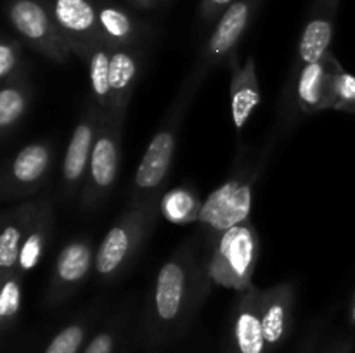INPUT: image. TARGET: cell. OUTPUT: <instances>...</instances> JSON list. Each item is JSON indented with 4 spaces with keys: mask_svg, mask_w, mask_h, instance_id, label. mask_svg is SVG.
Wrapping results in <instances>:
<instances>
[{
    "mask_svg": "<svg viewBox=\"0 0 355 353\" xmlns=\"http://www.w3.org/2000/svg\"><path fill=\"white\" fill-rule=\"evenodd\" d=\"M130 308H120L99 325L82 353H125L130 334Z\"/></svg>",
    "mask_w": 355,
    "mask_h": 353,
    "instance_id": "24",
    "label": "cell"
},
{
    "mask_svg": "<svg viewBox=\"0 0 355 353\" xmlns=\"http://www.w3.org/2000/svg\"><path fill=\"white\" fill-rule=\"evenodd\" d=\"M125 116L103 111L99 134L90 156L85 182L80 192V210L92 211L113 192L121 161Z\"/></svg>",
    "mask_w": 355,
    "mask_h": 353,
    "instance_id": "5",
    "label": "cell"
},
{
    "mask_svg": "<svg viewBox=\"0 0 355 353\" xmlns=\"http://www.w3.org/2000/svg\"><path fill=\"white\" fill-rule=\"evenodd\" d=\"M99 314L101 310L87 308L59 327V331H55L44 343L38 353H82L89 339L92 338L94 329L99 322Z\"/></svg>",
    "mask_w": 355,
    "mask_h": 353,
    "instance_id": "21",
    "label": "cell"
},
{
    "mask_svg": "<svg viewBox=\"0 0 355 353\" xmlns=\"http://www.w3.org/2000/svg\"><path fill=\"white\" fill-rule=\"evenodd\" d=\"M260 237L252 220L241 221L218 235L208 249V277L225 289L245 291L253 286V273L260 258Z\"/></svg>",
    "mask_w": 355,
    "mask_h": 353,
    "instance_id": "4",
    "label": "cell"
},
{
    "mask_svg": "<svg viewBox=\"0 0 355 353\" xmlns=\"http://www.w3.org/2000/svg\"><path fill=\"white\" fill-rule=\"evenodd\" d=\"M23 277L19 272L0 277V336L6 343L14 332L23 301Z\"/></svg>",
    "mask_w": 355,
    "mask_h": 353,
    "instance_id": "26",
    "label": "cell"
},
{
    "mask_svg": "<svg viewBox=\"0 0 355 353\" xmlns=\"http://www.w3.org/2000/svg\"><path fill=\"white\" fill-rule=\"evenodd\" d=\"M159 213V201H155L128 206L116 218L96 251L94 270L103 282H114L127 272L148 241Z\"/></svg>",
    "mask_w": 355,
    "mask_h": 353,
    "instance_id": "3",
    "label": "cell"
},
{
    "mask_svg": "<svg viewBox=\"0 0 355 353\" xmlns=\"http://www.w3.org/2000/svg\"><path fill=\"white\" fill-rule=\"evenodd\" d=\"M33 87L28 78L2 83L0 87V134L3 141L10 137L30 111Z\"/></svg>",
    "mask_w": 355,
    "mask_h": 353,
    "instance_id": "23",
    "label": "cell"
},
{
    "mask_svg": "<svg viewBox=\"0 0 355 353\" xmlns=\"http://www.w3.org/2000/svg\"><path fill=\"white\" fill-rule=\"evenodd\" d=\"M26 66L21 38L3 35L2 42H0V82L10 83L28 78Z\"/></svg>",
    "mask_w": 355,
    "mask_h": 353,
    "instance_id": "28",
    "label": "cell"
},
{
    "mask_svg": "<svg viewBox=\"0 0 355 353\" xmlns=\"http://www.w3.org/2000/svg\"><path fill=\"white\" fill-rule=\"evenodd\" d=\"M340 2L342 0H312L307 19L298 38L290 73L298 71L304 66L321 61L326 55L331 54Z\"/></svg>",
    "mask_w": 355,
    "mask_h": 353,
    "instance_id": "14",
    "label": "cell"
},
{
    "mask_svg": "<svg viewBox=\"0 0 355 353\" xmlns=\"http://www.w3.org/2000/svg\"><path fill=\"white\" fill-rule=\"evenodd\" d=\"M203 203L198 194L187 187H177L163 194L159 201V211L166 220L173 224H191L200 218Z\"/></svg>",
    "mask_w": 355,
    "mask_h": 353,
    "instance_id": "27",
    "label": "cell"
},
{
    "mask_svg": "<svg viewBox=\"0 0 355 353\" xmlns=\"http://www.w3.org/2000/svg\"><path fill=\"white\" fill-rule=\"evenodd\" d=\"M263 0H234L215 23L207 42L200 51L196 64L193 66L187 78L200 89L208 73L220 62H227L232 54L238 52L239 42L255 19Z\"/></svg>",
    "mask_w": 355,
    "mask_h": 353,
    "instance_id": "9",
    "label": "cell"
},
{
    "mask_svg": "<svg viewBox=\"0 0 355 353\" xmlns=\"http://www.w3.org/2000/svg\"><path fill=\"white\" fill-rule=\"evenodd\" d=\"M352 350H354L352 339H336V341L329 343L328 346H324L319 353H352Z\"/></svg>",
    "mask_w": 355,
    "mask_h": 353,
    "instance_id": "31",
    "label": "cell"
},
{
    "mask_svg": "<svg viewBox=\"0 0 355 353\" xmlns=\"http://www.w3.org/2000/svg\"><path fill=\"white\" fill-rule=\"evenodd\" d=\"M259 173L260 166L239 170L227 182L217 187L203 203L198 221L203 228V234L207 235L208 249L227 228L250 220L253 189H255Z\"/></svg>",
    "mask_w": 355,
    "mask_h": 353,
    "instance_id": "7",
    "label": "cell"
},
{
    "mask_svg": "<svg viewBox=\"0 0 355 353\" xmlns=\"http://www.w3.org/2000/svg\"><path fill=\"white\" fill-rule=\"evenodd\" d=\"M234 0H200V19L203 26H215Z\"/></svg>",
    "mask_w": 355,
    "mask_h": 353,
    "instance_id": "30",
    "label": "cell"
},
{
    "mask_svg": "<svg viewBox=\"0 0 355 353\" xmlns=\"http://www.w3.org/2000/svg\"><path fill=\"white\" fill-rule=\"evenodd\" d=\"M103 111L94 100H90L83 107L75 128H73L71 138L66 145L64 158H62L61 168V194L62 199L69 201L82 192L83 182H85L87 170H89L90 156H92L94 144H96L97 134H99Z\"/></svg>",
    "mask_w": 355,
    "mask_h": 353,
    "instance_id": "11",
    "label": "cell"
},
{
    "mask_svg": "<svg viewBox=\"0 0 355 353\" xmlns=\"http://www.w3.org/2000/svg\"><path fill=\"white\" fill-rule=\"evenodd\" d=\"M110 62L111 47L106 44H99L97 47H94V51L90 52V55L85 61L87 69H89L92 100L104 111L110 109L111 106Z\"/></svg>",
    "mask_w": 355,
    "mask_h": 353,
    "instance_id": "25",
    "label": "cell"
},
{
    "mask_svg": "<svg viewBox=\"0 0 355 353\" xmlns=\"http://www.w3.org/2000/svg\"><path fill=\"white\" fill-rule=\"evenodd\" d=\"M207 258L196 239H187L159 266L135 338L146 350H158L182 338L210 293Z\"/></svg>",
    "mask_w": 355,
    "mask_h": 353,
    "instance_id": "1",
    "label": "cell"
},
{
    "mask_svg": "<svg viewBox=\"0 0 355 353\" xmlns=\"http://www.w3.org/2000/svg\"><path fill=\"white\" fill-rule=\"evenodd\" d=\"M340 64L342 62L331 52L321 61L288 73L281 107V121L286 127H291L298 116L333 109V76Z\"/></svg>",
    "mask_w": 355,
    "mask_h": 353,
    "instance_id": "6",
    "label": "cell"
},
{
    "mask_svg": "<svg viewBox=\"0 0 355 353\" xmlns=\"http://www.w3.org/2000/svg\"><path fill=\"white\" fill-rule=\"evenodd\" d=\"M54 208L47 199H42L40 210L21 246L19 262H17V272L21 275L30 273L44 258L52 230H54Z\"/></svg>",
    "mask_w": 355,
    "mask_h": 353,
    "instance_id": "22",
    "label": "cell"
},
{
    "mask_svg": "<svg viewBox=\"0 0 355 353\" xmlns=\"http://www.w3.org/2000/svg\"><path fill=\"white\" fill-rule=\"evenodd\" d=\"M7 19L24 45L54 64H66L73 52L44 0H7Z\"/></svg>",
    "mask_w": 355,
    "mask_h": 353,
    "instance_id": "8",
    "label": "cell"
},
{
    "mask_svg": "<svg viewBox=\"0 0 355 353\" xmlns=\"http://www.w3.org/2000/svg\"><path fill=\"white\" fill-rule=\"evenodd\" d=\"M349 322L355 327V291H354L352 300H350V305H349Z\"/></svg>",
    "mask_w": 355,
    "mask_h": 353,
    "instance_id": "34",
    "label": "cell"
},
{
    "mask_svg": "<svg viewBox=\"0 0 355 353\" xmlns=\"http://www.w3.org/2000/svg\"><path fill=\"white\" fill-rule=\"evenodd\" d=\"M318 332H311V334L307 336V338L304 339V341H302V345H300V348L297 350V353H314V350H315V343H318Z\"/></svg>",
    "mask_w": 355,
    "mask_h": 353,
    "instance_id": "32",
    "label": "cell"
},
{
    "mask_svg": "<svg viewBox=\"0 0 355 353\" xmlns=\"http://www.w3.org/2000/svg\"><path fill=\"white\" fill-rule=\"evenodd\" d=\"M297 289L291 280L263 289L260 294V315L269 353L277 352L288 341L293 329Z\"/></svg>",
    "mask_w": 355,
    "mask_h": 353,
    "instance_id": "16",
    "label": "cell"
},
{
    "mask_svg": "<svg viewBox=\"0 0 355 353\" xmlns=\"http://www.w3.org/2000/svg\"><path fill=\"white\" fill-rule=\"evenodd\" d=\"M52 17L61 28L73 55L87 61L94 47L104 44L97 17V3L92 0H44Z\"/></svg>",
    "mask_w": 355,
    "mask_h": 353,
    "instance_id": "13",
    "label": "cell"
},
{
    "mask_svg": "<svg viewBox=\"0 0 355 353\" xmlns=\"http://www.w3.org/2000/svg\"><path fill=\"white\" fill-rule=\"evenodd\" d=\"M142 71L141 47H111L110 87L111 106L110 113L127 118L134 90L137 87Z\"/></svg>",
    "mask_w": 355,
    "mask_h": 353,
    "instance_id": "19",
    "label": "cell"
},
{
    "mask_svg": "<svg viewBox=\"0 0 355 353\" xmlns=\"http://www.w3.org/2000/svg\"><path fill=\"white\" fill-rule=\"evenodd\" d=\"M94 265L96 255L89 239L78 237L66 242L52 265L44 298L45 307H59L75 296L87 282Z\"/></svg>",
    "mask_w": 355,
    "mask_h": 353,
    "instance_id": "12",
    "label": "cell"
},
{
    "mask_svg": "<svg viewBox=\"0 0 355 353\" xmlns=\"http://www.w3.org/2000/svg\"><path fill=\"white\" fill-rule=\"evenodd\" d=\"M229 71H231V114L232 123L238 132L248 125L250 118L253 116L257 107L262 102V92H260L259 75H257L255 59L252 55L246 57L243 64L238 61V52L232 54L227 61Z\"/></svg>",
    "mask_w": 355,
    "mask_h": 353,
    "instance_id": "17",
    "label": "cell"
},
{
    "mask_svg": "<svg viewBox=\"0 0 355 353\" xmlns=\"http://www.w3.org/2000/svg\"><path fill=\"white\" fill-rule=\"evenodd\" d=\"M260 294L262 289L253 284L239 291L231 311L227 345L234 353H269L260 315Z\"/></svg>",
    "mask_w": 355,
    "mask_h": 353,
    "instance_id": "15",
    "label": "cell"
},
{
    "mask_svg": "<svg viewBox=\"0 0 355 353\" xmlns=\"http://www.w3.org/2000/svg\"><path fill=\"white\" fill-rule=\"evenodd\" d=\"M125 2H128L134 7H139V9H155V7H158L165 0H125Z\"/></svg>",
    "mask_w": 355,
    "mask_h": 353,
    "instance_id": "33",
    "label": "cell"
},
{
    "mask_svg": "<svg viewBox=\"0 0 355 353\" xmlns=\"http://www.w3.org/2000/svg\"><path fill=\"white\" fill-rule=\"evenodd\" d=\"M54 158L55 147L49 141H37L21 147L2 170V199H23L37 194L49 180Z\"/></svg>",
    "mask_w": 355,
    "mask_h": 353,
    "instance_id": "10",
    "label": "cell"
},
{
    "mask_svg": "<svg viewBox=\"0 0 355 353\" xmlns=\"http://www.w3.org/2000/svg\"><path fill=\"white\" fill-rule=\"evenodd\" d=\"M198 90L200 89L189 78L184 80L179 93L170 104L165 118L149 141L144 156L135 170L128 206H141L146 203L162 201L163 187L168 180L173 156L179 144L180 128Z\"/></svg>",
    "mask_w": 355,
    "mask_h": 353,
    "instance_id": "2",
    "label": "cell"
},
{
    "mask_svg": "<svg viewBox=\"0 0 355 353\" xmlns=\"http://www.w3.org/2000/svg\"><path fill=\"white\" fill-rule=\"evenodd\" d=\"M333 111L355 114V75L347 71L342 64L336 68L333 76Z\"/></svg>",
    "mask_w": 355,
    "mask_h": 353,
    "instance_id": "29",
    "label": "cell"
},
{
    "mask_svg": "<svg viewBox=\"0 0 355 353\" xmlns=\"http://www.w3.org/2000/svg\"><path fill=\"white\" fill-rule=\"evenodd\" d=\"M97 17L104 44L110 47H142L151 33L148 24L116 3H97Z\"/></svg>",
    "mask_w": 355,
    "mask_h": 353,
    "instance_id": "20",
    "label": "cell"
},
{
    "mask_svg": "<svg viewBox=\"0 0 355 353\" xmlns=\"http://www.w3.org/2000/svg\"><path fill=\"white\" fill-rule=\"evenodd\" d=\"M42 206V199H30L3 211L0 232V277L17 272L24 237Z\"/></svg>",
    "mask_w": 355,
    "mask_h": 353,
    "instance_id": "18",
    "label": "cell"
},
{
    "mask_svg": "<svg viewBox=\"0 0 355 353\" xmlns=\"http://www.w3.org/2000/svg\"><path fill=\"white\" fill-rule=\"evenodd\" d=\"M222 353H234V352H232L231 346H229L227 343H225V348H224V352H222Z\"/></svg>",
    "mask_w": 355,
    "mask_h": 353,
    "instance_id": "35",
    "label": "cell"
},
{
    "mask_svg": "<svg viewBox=\"0 0 355 353\" xmlns=\"http://www.w3.org/2000/svg\"><path fill=\"white\" fill-rule=\"evenodd\" d=\"M146 353H158L156 350H146Z\"/></svg>",
    "mask_w": 355,
    "mask_h": 353,
    "instance_id": "36",
    "label": "cell"
}]
</instances>
